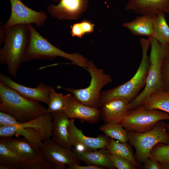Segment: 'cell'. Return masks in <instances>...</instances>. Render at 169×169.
Masks as SVG:
<instances>
[{
	"instance_id": "obj_33",
	"label": "cell",
	"mask_w": 169,
	"mask_h": 169,
	"mask_svg": "<svg viewBox=\"0 0 169 169\" xmlns=\"http://www.w3.org/2000/svg\"><path fill=\"white\" fill-rule=\"evenodd\" d=\"M145 169H164L163 166L157 160L150 158L145 162Z\"/></svg>"
},
{
	"instance_id": "obj_19",
	"label": "cell",
	"mask_w": 169,
	"mask_h": 169,
	"mask_svg": "<svg viewBox=\"0 0 169 169\" xmlns=\"http://www.w3.org/2000/svg\"><path fill=\"white\" fill-rule=\"evenodd\" d=\"M72 150L79 161L86 164L110 169L115 168L110 160L109 153L105 148L83 151Z\"/></svg>"
},
{
	"instance_id": "obj_30",
	"label": "cell",
	"mask_w": 169,
	"mask_h": 169,
	"mask_svg": "<svg viewBox=\"0 0 169 169\" xmlns=\"http://www.w3.org/2000/svg\"><path fill=\"white\" fill-rule=\"evenodd\" d=\"M109 157L113 166L118 169H135L136 167L126 158L109 153Z\"/></svg>"
},
{
	"instance_id": "obj_26",
	"label": "cell",
	"mask_w": 169,
	"mask_h": 169,
	"mask_svg": "<svg viewBox=\"0 0 169 169\" xmlns=\"http://www.w3.org/2000/svg\"><path fill=\"white\" fill-rule=\"evenodd\" d=\"M99 129L107 137L115 139L122 143H127L128 141V131L121 123H105L100 127Z\"/></svg>"
},
{
	"instance_id": "obj_37",
	"label": "cell",
	"mask_w": 169,
	"mask_h": 169,
	"mask_svg": "<svg viewBox=\"0 0 169 169\" xmlns=\"http://www.w3.org/2000/svg\"><path fill=\"white\" fill-rule=\"evenodd\" d=\"M51 1L54 2H59L60 0H49Z\"/></svg>"
},
{
	"instance_id": "obj_20",
	"label": "cell",
	"mask_w": 169,
	"mask_h": 169,
	"mask_svg": "<svg viewBox=\"0 0 169 169\" xmlns=\"http://www.w3.org/2000/svg\"><path fill=\"white\" fill-rule=\"evenodd\" d=\"M14 136H22L40 149L43 142L40 133L33 128H22L15 125L0 127L1 138Z\"/></svg>"
},
{
	"instance_id": "obj_13",
	"label": "cell",
	"mask_w": 169,
	"mask_h": 169,
	"mask_svg": "<svg viewBox=\"0 0 169 169\" xmlns=\"http://www.w3.org/2000/svg\"><path fill=\"white\" fill-rule=\"evenodd\" d=\"M89 0H60L57 5L50 4L48 13L59 20H76L87 9Z\"/></svg>"
},
{
	"instance_id": "obj_24",
	"label": "cell",
	"mask_w": 169,
	"mask_h": 169,
	"mask_svg": "<svg viewBox=\"0 0 169 169\" xmlns=\"http://www.w3.org/2000/svg\"><path fill=\"white\" fill-rule=\"evenodd\" d=\"M153 32L152 37L162 44H169V26L163 12L152 16Z\"/></svg>"
},
{
	"instance_id": "obj_18",
	"label": "cell",
	"mask_w": 169,
	"mask_h": 169,
	"mask_svg": "<svg viewBox=\"0 0 169 169\" xmlns=\"http://www.w3.org/2000/svg\"><path fill=\"white\" fill-rule=\"evenodd\" d=\"M51 114L52 140L59 145L72 149L68 131L70 119L63 111L55 112Z\"/></svg>"
},
{
	"instance_id": "obj_6",
	"label": "cell",
	"mask_w": 169,
	"mask_h": 169,
	"mask_svg": "<svg viewBox=\"0 0 169 169\" xmlns=\"http://www.w3.org/2000/svg\"><path fill=\"white\" fill-rule=\"evenodd\" d=\"M91 76L89 85L83 89L64 88L59 85L57 87L71 93L78 101L89 106L99 108L100 96L101 90L106 85L112 82L110 76L105 74L98 69L93 62L89 60L86 69Z\"/></svg>"
},
{
	"instance_id": "obj_2",
	"label": "cell",
	"mask_w": 169,
	"mask_h": 169,
	"mask_svg": "<svg viewBox=\"0 0 169 169\" xmlns=\"http://www.w3.org/2000/svg\"><path fill=\"white\" fill-rule=\"evenodd\" d=\"M0 110L13 115L22 123L46 113L47 108L39 102L24 97L0 81Z\"/></svg>"
},
{
	"instance_id": "obj_28",
	"label": "cell",
	"mask_w": 169,
	"mask_h": 169,
	"mask_svg": "<svg viewBox=\"0 0 169 169\" xmlns=\"http://www.w3.org/2000/svg\"><path fill=\"white\" fill-rule=\"evenodd\" d=\"M150 155L161 164L164 169H169V144H163L153 148Z\"/></svg>"
},
{
	"instance_id": "obj_14",
	"label": "cell",
	"mask_w": 169,
	"mask_h": 169,
	"mask_svg": "<svg viewBox=\"0 0 169 169\" xmlns=\"http://www.w3.org/2000/svg\"><path fill=\"white\" fill-rule=\"evenodd\" d=\"M0 81L14 90L18 93L28 99L43 102L48 105L49 94L53 87L41 82L35 88L26 86L18 83L8 76L0 74Z\"/></svg>"
},
{
	"instance_id": "obj_5",
	"label": "cell",
	"mask_w": 169,
	"mask_h": 169,
	"mask_svg": "<svg viewBox=\"0 0 169 169\" xmlns=\"http://www.w3.org/2000/svg\"><path fill=\"white\" fill-rule=\"evenodd\" d=\"M30 42L24 59V61L37 59L51 60L60 57L72 61L74 64L85 69L89 60L79 53H67L51 43L41 35L31 24Z\"/></svg>"
},
{
	"instance_id": "obj_7",
	"label": "cell",
	"mask_w": 169,
	"mask_h": 169,
	"mask_svg": "<svg viewBox=\"0 0 169 169\" xmlns=\"http://www.w3.org/2000/svg\"><path fill=\"white\" fill-rule=\"evenodd\" d=\"M165 123L160 121L151 130L143 133L128 131V141L135 148L136 156L139 162L144 163L151 158V151L157 144H169V134Z\"/></svg>"
},
{
	"instance_id": "obj_35",
	"label": "cell",
	"mask_w": 169,
	"mask_h": 169,
	"mask_svg": "<svg viewBox=\"0 0 169 169\" xmlns=\"http://www.w3.org/2000/svg\"><path fill=\"white\" fill-rule=\"evenodd\" d=\"M3 22L0 21V45L1 46L4 43L6 40L7 36L6 28Z\"/></svg>"
},
{
	"instance_id": "obj_23",
	"label": "cell",
	"mask_w": 169,
	"mask_h": 169,
	"mask_svg": "<svg viewBox=\"0 0 169 169\" xmlns=\"http://www.w3.org/2000/svg\"><path fill=\"white\" fill-rule=\"evenodd\" d=\"M141 106L147 110H157L169 114V92L164 90L155 91L145 99Z\"/></svg>"
},
{
	"instance_id": "obj_16",
	"label": "cell",
	"mask_w": 169,
	"mask_h": 169,
	"mask_svg": "<svg viewBox=\"0 0 169 169\" xmlns=\"http://www.w3.org/2000/svg\"><path fill=\"white\" fill-rule=\"evenodd\" d=\"M130 101L120 98L110 99L100 109V118L105 123H121L127 115Z\"/></svg>"
},
{
	"instance_id": "obj_17",
	"label": "cell",
	"mask_w": 169,
	"mask_h": 169,
	"mask_svg": "<svg viewBox=\"0 0 169 169\" xmlns=\"http://www.w3.org/2000/svg\"><path fill=\"white\" fill-rule=\"evenodd\" d=\"M126 11L140 15L152 16L160 12L169 14V0H125Z\"/></svg>"
},
{
	"instance_id": "obj_38",
	"label": "cell",
	"mask_w": 169,
	"mask_h": 169,
	"mask_svg": "<svg viewBox=\"0 0 169 169\" xmlns=\"http://www.w3.org/2000/svg\"></svg>"
},
{
	"instance_id": "obj_34",
	"label": "cell",
	"mask_w": 169,
	"mask_h": 169,
	"mask_svg": "<svg viewBox=\"0 0 169 169\" xmlns=\"http://www.w3.org/2000/svg\"><path fill=\"white\" fill-rule=\"evenodd\" d=\"M68 169H104L105 168L95 165H88L86 166H81L80 164H75L67 167Z\"/></svg>"
},
{
	"instance_id": "obj_21",
	"label": "cell",
	"mask_w": 169,
	"mask_h": 169,
	"mask_svg": "<svg viewBox=\"0 0 169 169\" xmlns=\"http://www.w3.org/2000/svg\"><path fill=\"white\" fill-rule=\"evenodd\" d=\"M0 169H26L23 158L1 139L0 140Z\"/></svg>"
},
{
	"instance_id": "obj_36",
	"label": "cell",
	"mask_w": 169,
	"mask_h": 169,
	"mask_svg": "<svg viewBox=\"0 0 169 169\" xmlns=\"http://www.w3.org/2000/svg\"><path fill=\"white\" fill-rule=\"evenodd\" d=\"M165 127L167 131L169 134V123H165Z\"/></svg>"
},
{
	"instance_id": "obj_10",
	"label": "cell",
	"mask_w": 169,
	"mask_h": 169,
	"mask_svg": "<svg viewBox=\"0 0 169 169\" xmlns=\"http://www.w3.org/2000/svg\"><path fill=\"white\" fill-rule=\"evenodd\" d=\"M11 7L9 18L4 24L6 28L18 24H34L36 27L43 26L47 18L46 12L36 11L25 5L20 0H9Z\"/></svg>"
},
{
	"instance_id": "obj_27",
	"label": "cell",
	"mask_w": 169,
	"mask_h": 169,
	"mask_svg": "<svg viewBox=\"0 0 169 169\" xmlns=\"http://www.w3.org/2000/svg\"><path fill=\"white\" fill-rule=\"evenodd\" d=\"M70 93L64 95L62 93L56 92L53 88L49 94V100L46 113H52L63 111L65 105L69 97Z\"/></svg>"
},
{
	"instance_id": "obj_31",
	"label": "cell",
	"mask_w": 169,
	"mask_h": 169,
	"mask_svg": "<svg viewBox=\"0 0 169 169\" xmlns=\"http://www.w3.org/2000/svg\"><path fill=\"white\" fill-rule=\"evenodd\" d=\"M161 79L164 90L169 92V55L165 60L162 67Z\"/></svg>"
},
{
	"instance_id": "obj_25",
	"label": "cell",
	"mask_w": 169,
	"mask_h": 169,
	"mask_svg": "<svg viewBox=\"0 0 169 169\" xmlns=\"http://www.w3.org/2000/svg\"><path fill=\"white\" fill-rule=\"evenodd\" d=\"M105 148L109 153L125 158L136 167H139L127 143H120L110 137L108 144Z\"/></svg>"
},
{
	"instance_id": "obj_8",
	"label": "cell",
	"mask_w": 169,
	"mask_h": 169,
	"mask_svg": "<svg viewBox=\"0 0 169 169\" xmlns=\"http://www.w3.org/2000/svg\"><path fill=\"white\" fill-rule=\"evenodd\" d=\"M166 120H169L168 113L140 106L129 111L121 123L127 131L143 133L151 130L159 121Z\"/></svg>"
},
{
	"instance_id": "obj_1",
	"label": "cell",
	"mask_w": 169,
	"mask_h": 169,
	"mask_svg": "<svg viewBox=\"0 0 169 169\" xmlns=\"http://www.w3.org/2000/svg\"><path fill=\"white\" fill-rule=\"evenodd\" d=\"M6 29V40L0 49V63L6 65L8 74L15 78L20 66L24 61L29 44L30 24H18Z\"/></svg>"
},
{
	"instance_id": "obj_11",
	"label": "cell",
	"mask_w": 169,
	"mask_h": 169,
	"mask_svg": "<svg viewBox=\"0 0 169 169\" xmlns=\"http://www.w3.org/2000/svg\"><path fill=\"white\" fill-rule=\"evenodd\" d=\"M40 149L54 169H65L66 166L80 164V161L71 148L59 145L52 139L43 141Z\"/></svg>"
},
{
	"instance_id": "obj_9",
	"label": "cell",
	"mask_w": 169,
	"mask_h": 169,
	"mask_svg": "<svg viewBox=\"0 0 169 169\" xmlns=\"http://www.w3.org/2000/svg\"><path fill=\"white\" fill-rule=\"evenodd\" d=\"M1 139L23 158L26 169H54L40 149L25 138L17 139L9 137Z\"/></svg>"
},
{
	"instance_id": "obj_29",
	"label": "cell",
	"mask_w": 169,
	"mask_h": 169,
	"mask_svg": "<svg viewBox=\"0 0 169 169\" xmlns=\"http://www.w3.org/2000/svg\"><path fill=\"white\" fill-rule=\"evenodd\" d=\"M94 27L95 24L90 21L84 19L70 26V33L72 37L82 38L85 34L93 32Z\"/></svg>"
},
{
	"instance_id": "obj_32",
	"label": "cell",
	"mask_w": 169,
	"mask_h": 169,
	"mask_svg": "<svg viewBox=\"0 0 169 169\" xmlns=\"http://www.w3.org/2000/svg\"><path fill=\"white\" fill-rule=\"evenodd\" d=\"M19 123L13 115L0 111V127L16 125Z\"/></svg>"
},
{
	"instance_id": "obj_22",
	"label": "cell",
	"mask_w": 169,
	"mask_h": 169,
	"mask_svg": "<svg viewBox=\"0 0 169 169\" xmlns=\"http://www.w3.org/2000/svg\"><path fill=\"white\" fill-rule=\"evenodd\" d=\"M122 26L133 35L152 37L153 28L152 16L140 15L132 21L124 23Z\"/></svg>"
},
{
	"instance_id": "obj_15",
	"label": "cell",
	"mask_w": 169,
	"mask_h": 169,
	"mask_svg": "<svg viewBox=\"0 0 169 169\" xmlns=\"http://www.w3.org/2000/svg\"><path fill=\"white\" fill-rule=\"evenodd\" d=\"M63 111L70 119H77L81 122L91 124L98 122L100 118L98 108L86 105L71 95L68 99Z\"/></svg>"
},
{
	"instance_id": "obj_4",
	"label": "cell",
	"mask_w": 169,
	"mask_h": 169,
	"mask_svg": "<svg viewBox=\"0 0 169 169\" xmlns=\"http://www.w3.org/2000/svg\"><path fill=\"white\" fill-rule=\"evenodd\" d=\"M151 38L149 66L145 87L142 91L130 101L129 111L141 106L145 99L153 92L164 90L161 79L163 64L169 55V44H162L152 37Z\"/></svg>"
},
{
	"instance_id": "obj_12",
	"label": "cell",
	"mask_w": 169,
	"mask_h": 169,
	"mask_svg": "<svg viewBox=\"0 0 169 169\" xmlns=\"http://www.w3.org/2000/svg\"><path fill=\"white\" fill-rule=\"evenodd\" d=\"M68 131L72 149L76 150H95L105 148L109 142V138L105 135H100L96 137L85 135L76 126L74 119H70Z\"/></svg>"
},
{
	"instance_id": "obj_3",
	"label": "cell",
	"mask_w": 169,
	"mask_h": 169,
	"mask_svg": "<svg viewBox=\"0 0 169 169\" xmlns=\"http://www.w3.org/2000/svg\"><path fill=\"white\" fill-rule=\"evenodd\" d=\"M140 43L142 50V56L141 63L136 73L124 84L113 89L101 91L99 108L108 100L114 98H123L130 102L138 95L140 90L145 86L150 64L147 53L151 45V38H141Z\"/></svg>"
}]
</instances>
